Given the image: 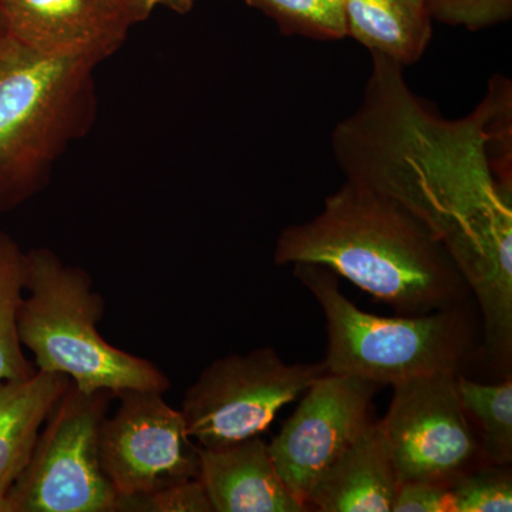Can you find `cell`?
<instances>
[{"label": "cell", "mask_w": 512, "mask_h": 512, "mask_svg": "<svg viewBox=\"0 0 512 512\" xmlns=\"http://www.w3.org/2000/svg\"><path fill=\"white\" fill-rule=\"evenodd\" d=\"M363 99L333 128L332 153L346 180L402 205L456 256L512 232V187L487 151L495 92L461 119H447L410 89L404 66L370 52Z\"/></svg>", "instance_id": "obj_1"}, {"label": "cell", "mask_w": 512, "mask_h": 512, "mask_svg": "<svg viewBox=\"0 0 512 512\" xmlns=\"http://www.w3.org/2000/svg\"><path fill=\"white\" fill-rule=\"evenodd\" d=\"M276 265H322L404 316L468 302L446 245L390 198L345 181L312 220L276 239Z\"/></svg>", "instance_id": "obj_2"}, {"label": "cell", "mask_w": 512, "mask_h": 512, "mask_svg": "<svg viewBox=\"0 0 512 512\" xmlns=\"http://www.w3.org/2000/svg\"><path fill=\"white\" fill-rule=\"evenodd\" d=\"M26 292L19 336L37 370L67 376L83 392H168L170 377L156 363L111 345L99 332L106 301L86 269L64 264L52 249H32Z\"/></svg>", "instance_id": "obj_3"}, {"label": "cell", "mask_w": 512, "mask_h": 512, "mask_svg": "<svg viewBox=\"0 0 512 512\" xmlns=\"http://www.w3.org/2000/svg\"><path fill=\"white\" fill-rule=\"evenodd\" d=\"M96 66L40 55L10 37L0 50V212L39 192L57 158L89 127Z\"/></svg>", "instance_id": "obj_4"}, {"label": "cell", "mask_w": 512, "mask_h": 512, "mask_svg": "<svg viewBox=\"0 0 512 512\" xmlns=\"http://www.w3.org/2000/svg\"><path fill=\"white\" fill-rule=\"evenodd\" d=\"M293 274L325 316L328 373L393 386L433 373L458 375L477 348L476 316L467 302L426 315L384 318L357 308L326 266L293 265Z\"/></svg>", "instance_id": "obj_5"}, {"label": "cell", "mask_w": 512, "mask_h": 512, "mask_svg": "<svg viewBox=\"0 0 512 512\" xmlns=\"http://www.w3.org/2000/svg\"><path fill=\"white\" fill-rule=\"evenodd\" d=\"M116 393L72 382L43 424L8 512H114L117 495L100 463L101 424Z\"/></svg>", "instance_id": "obj_6"}, {"label": "cell", "mask_w": 512, "mask_h": 512, "mask_svg": "<svg viewBox=\"0 0 512 512\" xmlns=\"http://www.w3.org/2000/svg\"><path fill=\"white\" fill-rule=\"evenodd\" d=\"M325 363H285L271 346L214 360L185 390L181 413L202 448L261 436L285 406L320 376Z\"/></svg>", "instance_id": "obj_7"}, {"label": "cell", "mask_w": 512, "mask_h": 512, "mask_svg": "<svg viewBox=\"0 0 512 512\" xmlns=\"http://www.w3.org/2000/svg\"><path fill=\"white\" fill-rule=\"evenodd\" d=\"M382 421L399 483L450 487L487 463L457 390L456 373H433L393 384Z\"/></svg>", "instance_id": "obj_8"}, {"label": "cell", "mask_w": 512, "mask_h": 512, "mask_svg": "<svg viewBox=\"0 0 512 512\" xmlns=\"http://www.w3.org/2000/svg\"><path fill=\"white\" fill-rule=\"evenodd\" d=\"M157 390L116 394L99 437L100 463L117 498L140 497L200 477V446L188 434L180 409Z\"/></svg>", "instance_id": "obj_9"}, {"label": "cell", "mask_w": 512, "mask_h": 512, "mask_svg": "<svg viewBox=\"0 0 512 512\" xmlns=\"http://www.w3.org/2000/svg\"><path fill=\"white\" fill-rule=\"evenodd\" d=\"M379 389L360 377L326 373L303 392L295 412L268 443L276 471L303 503L313 485L373 421L370 412Z\"/></svg>", "instance_id": "obj_10"}, {"label": "cell", "mask_w": 512, "mask_h": 512, "mask_svg": "<svg viewBox=\"0 0 512 512\" xmlns=\"http://www.w3.org/2000/svg\"><path fill=\"white\" fill-rule=\"evenodd\" d=\"M9 37L40 55L99 64L134 23L111 0H0Z\"/></svg>", "instance_id": "obj_11"}, {"label": "cell", "mask_w": 512, "mask_h": 512, "mask_svg": "<svg viewBox=\"0 0 512 512\" xmlns=\"http://www.w3.org/2000/svg\"><path fill=\"white\" fill-rule=\"evenodd\" d=\"M200 481L212 512L311 511L279 476L261 436L200 447Z\"/></svg>", "instance_id": "obj_12"}, {"label": "cell", "mask_w": 512, "mask_h": 512, "mask_svg": "<svg viewBox=\"0 0 512 512\" xmlns=\"http://www.w3.org/2000/svg\"><path fill=\"white\" fill-rule=\"evenodd\" d=\"M399 484L382 421L373 420L313 485L306 504L319 512H392Z\"/></svg>", "instance_id": "obj_13"}, {"label": "cell", "mask_w": 512, "mask_h": 512, "mask_svg": "<svg viewBox=\"0 0 512 512\" xmlns=\"http://www.w3.org/2000/svg\"><path fill=\"white\" fill-rule=\"evenodd\" d=\"M72 380L60 373L36 370L19 382L0 383V512L28 466L43 424Z\"/></svg>", "instance_id": "obj_14"}, {"label": "cell", "mask_w": 512, "mask_h": 512, "mask_svg": "<svg viewBox=\"0 0 512 512\" xmlns=\"http://www.w3.org/2000/svg\"><path fill=\"white\" fill-rule=\"evenodd\" d=\"M348 36L369 52L406 67L419 62L430 45L433 28L427 10H414L404 0H340Z\"/></svg>", "instance_id": "obj_15"}, {"label": "cell", "mask_w": 512, "mask_h": 512, "mask_svg": "<svg viewBox=\"0 0 512 512\" xmlns=\"http://www.w3.org/2000/svg\"><path fill=\"white\" fill-rule=\"evenodd\" d=\"M26 292V254L0 231V383L19 382L36 373L19 336V312Z\"/></svg>", "instance_id": "obj_16"}, {"label": "cell", "mask_w": 512, "mask_h": 512, "mask_svg": "<svg viewBox=\"0 0 512 512\" xmlns=\"http://www.w3.org/2000/svg\"><path fill=\"white\" fill-rule=\"evenodd\" d=\"M457 390L485 461L494 466L512 463V380L480 383L458 373Z\"/></svg>", "instance_id": "obj_17"}, {"label": "cell", "mask_w": 512, "mask_h": 512, "mask_svg": "<svg viewBox=\"0 0 512 512\" xmlns=\"http://www.w3.org/2000/svg\"><path fill=\"white\" fill-rule=\"evenodd\" d=\"M274 19L284 35L315 40H342L348 36L340 0H244Z\"/></svg>", "instance_id": "obj_18"}, {"label": "cell", "mask_w": 512, "mask_h": 512, "mask_svg": "<svg viewBox=\"0 0 512 512\" xmlns=\"http://www.w3.org/2000/svg\"><path fill=\"white\" fill-rule=\"evenodd\" d=\"M454 512L512 511L510 466H483L468 471L450 485Z\"/></svg>", "instance_id": "obj_19"}, {"label": "cell", "mask_w": 512, "mask_h": 512, "mask_svg": "<svg viewBox=\"0 0 512 512\" xmlns=\"http://www.w3.org/2000/svg\"><path fill=\"white\" fill-rule=\"evenodd\" d=\"M431 19L470 32L493 28L512 18V0H426Z\"/></svg>", "instance_id": "obj_20"}, {"label": "cell", "mask_w": 512, "mask_h": 512, "mask_svg": "<svg viewBox=\"0 0 512 512\" xmlns=\"http://www.w3.org/2000/svg\"><path fill=\"white\" fill-rule=\"evenodd\" d=\"M114 512H212L200 478L140 497L117 498Z\"/></svg>", "instance_id": "obj_21"}, {"label": "cell", "mask_w": 512, "mask_h": 512, "mask_svg": "<svg viewBox=\"0 0 512 512\" xmlns=\"http://www.w3.org/2000/svg\"><path fill=\"white\" fill-rule=\"evenodd\" d=\"M392 512H454L450 488L426 481L400 483Z\"/></svg>", "instance_id": "obj_22"}, {"label": "cell", "mask_w": 512, "mask_h": 512, "mask_svg": "<svg viewBox=\"0 0 512 512\" xmlns=\"http://www.w3.org/2000/svg\"><path fill=\"white\" fill-rule=\"evenodd\" d=\"M134 25L150 18L158 8H167L184 15L194 8L197 0H111Z\"/></svg>", "instance_id": "obj_23"}, {"label": "cell", "mask_w": 512, "mask_h": 512, "mask_svg": "<svg viewBox=\"0 0 512 512\" xmlns=\"http://www.w3.org/2000/svg\"><path fill=\"white\" fill-rule=\"evenodd\" d=\"M9 40L8 26H6L5 16H3L2 6H0V50Z\"/></svg>", "instance_id": "obj_24"}, {"label": "cell", "mask_w": 512, "mask_h": 512, "mask_svg": "<svg viewBox=\"0 0 512 512\" xmlns=\"http://www.w3.org/2000/svg\"><path fill=\"white\" fill-rule=\"evenodd\" d=\"M404 3L414 10H426V0H404Z\"/></svg>", "instance_id": "obj_25"}]
</instances>
